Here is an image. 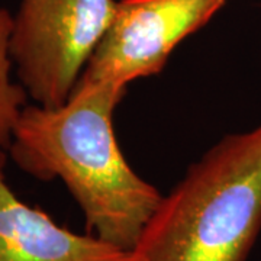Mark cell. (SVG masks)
<instances>
[{
  "instance_id": "1",
  "label": "cell",
  "mask_w": 261,
  "mask_h": 261,
  "mask_svg": "<svg viewBox=\"0 0 261 261\" xmlns=\"http://www.w3.org/2000/svg\"><path fill=\"white\" fill-rule=\"evenodd\" d=\"M125 90L79 80L58 108L25 106L9 152L39 180H63L94 237L130 252L163 195L122 154L112 116Z\"/></svg>"
},
{
  "instance_id": "2",
  "label": "cell",
  "mask_w": 261,
  "mask_h": 261,
  "mask_svg": "<svg viewBox=\"0 0 261 261\" xmlns=\"http://www.w3.org/2000/svg\"><path fill=\"white\" fill-rule=\"evenodd\" d=\"M261 231V123L231 134L163 196L130 261H247Z\"/></svg>"
},
{
  "instance_id": "3",
  "label": "cell",
  "mask_w": 261,
  "mask_h": 261,
  "mask_svg": "<svg viewBox=\"0 0 261 261\" xmlns=\"http://www.w3.org/2000/svg\"><path fill=\"white\" fill-rule=\"evenodd\" d=\"M115 9V0H20L10 57L39 106L58 108L70 97Z\"/></svg>"
},
{
  "instance_id": "4",
  "label": "cell",
  "mask_w": 261,
  "mask_h": 261,
  "mask_svg": "<svg viewBox=\"0 0 261 261\" xmlns=\"http://www.w3.org/2000/svg\"><path fill=\"white\" fill-rule=\"evenodd\" d=\"M226 0H119L112 22L79 80L126 90L159 74L181 41L205 27Z\"/></svg>"
},
{
  "instance_id": "5",
  "label": "cell",
  "mask_w": 261,
  "mask_h": 261,
  "mask_svg": "<svg viewBox=\"0 0 261 261\" xmlns=\"http://www.w3.org/2000/svg\"><path fill=\"white\" fill-rule=\"evenodd\" d=\"M0 149V261H130V254L94 235H79L19 200L5 178Z\"/></svg>"
},
{
  "instance_id": "6",
  "label": "cell",
  "mask_w": 261,
  "mask_h": 261,
  "mask_svg": "<svg viewBox=\"0 0 261 261\" xmlns=\"http://www.w3.org/2000/svg\"><path fill=\"white\" fill-rule=\"evenodd\" d=\"M13 16L0 8V149L9 148L12 134L27 102V90L10 82V38Z\"/></svg>"
}]
</instances>
